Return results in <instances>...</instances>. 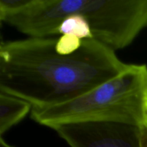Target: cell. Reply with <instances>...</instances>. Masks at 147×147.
<instances>
[{"label": "cell", "instance_id": "2", "mask_svg": "<svg viewBox=\"0 0 147 147\" xmlns=\"http://www.w3.org/2000/svg\"><path fill=\"white\" fill-rule=\"evenodd\" d=\"M73 14L86 18L93 38L116 52L130 45L147 27V0H31L1 22L30 37H51Z\"/></svg>", "mask_w": 147, "mask_h": 147}, {"label": "cell", "instance_id": "6", "mask_svg": "<svg viewBox=\"0 0 147 147\" xmlns=\"http://www.w3.org/2000/svg\"><path fill=\"white\" fill-rule=\"evenodd\" d=\"M57 31L59 34H73L82 40L94 39L88 22L80 14H73L65 19Z\"/></svg>", "mask_w": 147, "mask_h": 147}, {"label": "cell", "instance_id": "1", "mask_svg": "<svg viewBox=\"0 0 147 147\" xmlns=\"http://www.w3.org/2000/svg\"><path fill=\"white\" fill-rule=\"evenodd\" d=\"M56 37L1 42L0 92L20 98L32 108L76 98L119 76L129 64L95 39L83 40L70 55L55 50Z\"/></svg>", "mask_w": 147, "mask_h": 147}, {"label": "cell", "instance_id": "7", "mask_svg": "<svg viewBox=\"0 0 147 147\" xmlns=\"http://www.w3.org/2000/svg\"><path fill=\"white\" fill-rule=\"evenodd\" d=\"M83 40L73 34H63L57 39L55 50L61 55H70L81 47Z\"/></svg>", "mask_w": 147, "mask_h": 147}, {"label": "cell", "instance_id": "3", "mask_svg": "<svg viewBox=\"0 0 147 147\" xmlns=\"http://www.w3.org/2000/svg\"><path fill=\"white\" fill-rule=\"evenodd\" d=\"M31 118L53 129L61 125L114 122L147 124V66L129 64L121 73L69 101L32 108Z\"/></svg>", "mask_w": 147, "mask_h": 147}, {"label": "cell", "instance_id": "10", "mask_svg": "<svg viewBox=\"0 0 147 147\" xmlns=\"http://www.w3.org/2000/svg\"><path fill=\"white\" fill-rule=\"evenodd\" d=\"M0 147H14L11 145L9 144L4 139L2 136H0Z\"/></svg>", "mask_w": 147, "mask_h": 147}, {"label": "cell", "instance_id": "4", "mask_svg": "<svg viewBox=\"0 0 147 147\" xmlns=\"http://www.w3.org/2000/svg\"><path fill=\"white\" fill-rule=\"evenodd\" d=\"M141 128L114 122H89L52 129L70 147H142Z\"/></svg>", "mask_w": 147, "mask_h": 147}, {"label": "cell", "instance_id": "9", "mask_svg": "<svg viewBox=\"0 0 147 147\" xmlns=\"http://www.w3.org/2000/svg\"><path fill=\"white\" fill-rule=\"evenodd\" d=\"M141 144L142 147H147V124L141 128Z\"/></svg>", "mask_w": 147, "mask_h": 147}, {"label": "cell", "instance_id": "8", "mask_svg": "<svg viewBox=\"0 0 147 147\" xmlns=\"http://www.w3.org/2000/svg\"><path fill=\"white\" fill-rule=\"evenodd\" d=\"M31 0H0V20L17 14L25 8Z\"/></svg>", "mask_w": 147, "mask_h": 147}, {"label": "cell", "instance_id": "5", "mask_svg": "<svg viewBox=\"0 0 147 147\" xmlns=\"http://www.w3.org/2000/svg\"><path fill=\"white\" fill-rule=\"evenodd\" d=\"M32 109L26 100L0 92V136L20 123Z\"/></svg>", "mask_w": 147, "mask_h": 147}]
</instances>
